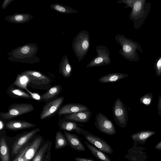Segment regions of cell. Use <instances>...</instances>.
Segmentation results:
<instances>
[{
  "instance_id": "35",
  "label": "cell",
  "mask_w": 161,
  "mask_h": 161,
  "mask_svg": "<svg viewBox=\"0 0 161 161\" xmlns=\"http://www.w3.org/2000/svg\"><path fill=\"white\" fill-rule=\"evenodd\" d=\"M141 100L143 104L148 105L151 103V97H149L148 95H145L141 99Z\"/></svg>"
},
{
  "instance_id": "6",
  "label": "cell",
  "mask_w": 161,
  "mask_h": 161,
  "mask_svg": "<svg viewBox=\"0 0 161 161\" xmlns=\"http://www.w3.org/2000/svg\"><path fill=\"white\" fill-rule=\"evenodd\" d=\"M95 48L97 55L86 65V68H90L108 65L111 63L110 53L105 46L99 45L96 46Z\"/></svg>"
},
{
  "instance_id": "37",
  "label": "cell",
  "mask_w": 161,
  "mask_h": 161,
  "mask_svg": "<svg viewBox=\"0 0 161 161\" xmlns=\"http://www.w3.org/2000/svg\"><path fill=\"white\" fill-rule=\"evenodd\" d=\"M74 159L76 161H95L91 158L76 157Z\"/></svg>"
},
{
  "instance_id": "3",
  "label": "cell",
  "mask_w": 161,
  "mask_h": 161,
  "mask_svg": "<svg viewBox=\"0 0 161 161\" xmlns=\"http://www.w3.org/2000/svg\"><path fill=\"white\" fill-rule=\"evenodd\" d=\"M151 3L146 0H136L129 15L133 22V28L139 29L143 24L151 10Z\"/></svg>"
},
{
  "instance_id": "38",
  "label": "cell",
  "mask_w": 161,
  "mask_h": 161,
  "mask_svg": "<svg viewBox=\"0 0 161 161\" xmlns=\"http://www.w3.org/2000/svg\"><path fill=\"white\" fill-rule=\"evenodd\" d=\"M3 120L0 119V130L1 131L3 130L4 127V124Z\"/></svg>"
},
{
  "instance_id": "2",
  "label": "cell",
  "mask_w": 161,
  "mask_h": 161,
  "mask_svg": "<svg viewBox=\"0 0 161 161\" xmlns=\"http://www.w3.org/2000/svg\"><path fill=\"white\" fill-rule=\"evenodd\" d=\"M115 39L121 46L119 53L124 58L131 61L137 62L140 60L137 51L143 53V50L138 42L121 34L116 35Z\"/></svg>"
},
{
  "instance_id": "19",
  "label": "cell",
  "mask_w": 161,
  "mask_h": 161,
  "mask_svg": "<svg viewBox=\"0 0 161 161\" xmlns=\"http://www.w3.org/2000/svg\"><path fill=\"white\" fill-rule=\"evenodd\" d=\"M42 141V138L39 137L31 142L24 157V161H31L36 153Z\"/></svg>"
},
{
  "instance_id": "22",
  "label": "cell",
  "mask_w": 161,
  "mask_h": 161,
  "mask_svg": "<svg viewBox=\"0 0 161 161\" xmlns=\"http://www.w3.org/2000/svg\"><path fill=\"white\" fill-rule=\"evenodd\" d=\"M62 87L60 85H57L51 87L47 91L41 95V101L48 102L58 96L60 93Z\"/></svg>"
},
{
  "instance_id": "34",
  "label": "cell",
  "mask_w": 161,
  "mask_h": 161,
  "mask_svg": "<svg viewBox=\"0 0 161 161\" xmlns=\"http://www.w3.org/2000/svg\"><path fill=\"white\" fill-rule=\"evenodd\" d=\"M26 91L30 95L33 99L41 101V95L38 93L31 92L28 89L26 90Z\"/></svg>"
},
{
  "instance_id": "1",
  "label": "cell",
  "mask_w": 161,
  "mask_h": 161,
  "mask_svg": "<svg viewBox=\"0 0 161 161\" xmlns=\"http://www.w3.org/2000/svg\"><path fill=\"white\" fill-rule=\"evenodd\" d=\"M38 51V47L36 43H26L13 49L8 53L9 57L7 59L13 62L31 64L39 63L40 59L36 56Z\"/></svg>"
},
{
  "instance_id": "9",
  "label": "cell",
  "mask_w": 161,
  "mask_h": 161,
  "mask_svg": "<svg viewBox=\"0 0 161 161\" xmlns=\"http://www.w3.org/2000/svg\"><path fill=\"white\" fill-rule=\"evenodd\" d=\"M64 101L63 96L57 97L48 102L43 107L40 116L41 119L51 117L58 113Z\"/></svg>"
},
{
  "instance_id": "36",
  "label": "cell",
  "mask_w": 161,
  "mask_h": 161,
  "mask_svg": "<svg viewBox=\"0 0 161 161\" xmlns=\"http://www.w3.org/2000/svg\"><path fill=\"white\" fill-rule=\"evenodd\" d=\"M14 0H4L3 2L1 5V8L2 9H4Z\"/></svg>"
},
{
  "instance_id": "39",
  "label": "cell",
  "mask_w": 161,
  "mask_h": 161,
  "mask_svg": "<svg viewBox=\"0 0 161 161\" xmlns=\"http://www.w3.org/2000/svg\"><path fill=\"white\" fill-rule=\"evenodd\" d=\"M155 148L156 149L161 150V141L156 145Z\"/></svg>"
},
{
  "instance_id": "13",
  "label": "cell",
  "mask_w": 161,
  "mask_h": 161,
  "mask_svg": "<svg viewBox=\"0 0 161 161\" xmlns=\"http://www.w3.org/2000/svg\"><path fill=\"white\" fill-rule=\"evenodd\" d=\"M88 110H89V108L85 105L78 103H71L61 106L58 112V114L59 116H61Z\"/></svg>"
},
{
  "instance_id": "40",
  "label": "cell",
  "mask_w": 161,
  "mask_h": 161,
  "mask_svg": "<svg viewBox=\"0 0 161 161\" xmlns=\"http://www.w3.org/2000/svg\"></svg>"
},
{
  "instance_id": "18",
  "label": "cell",
  "mask_w": 161,
  "mask_h": 161,
  "mask_svg": "<svg viewBox=\"0 0 161 161\" xmlns=\"http://www.w3.org/2000/svg\"><path fill=\"white\" fill-rule=\"evenodd\" d=\"M64 133L72 148L78 151H85V147L77 135L66 131H64Z\"/></svg>"
},
{
  "instance_id": "28",
  "label": "cell",
  "mask_w": 161,
  "mask_h": 161,
  "mask_svg": "<svg viewBox=\"0 0 161 161\" xmlns=\"http://www.w3.org/2000/svg\"><path fill=\"white\" fill-rule=\"evenodd\" d=\"M0 154L1 161H9L8 147L3 137L1 138L0 140Z\"/></svg>"
},
{
  "instance_id": "31",
  "label": "cell",
  "mask_w": 161,
  "mask_h": 161,
  "mask_svg": "<svg viewBox=\"0 0 161 161\" xmlns=\"http://www.w3.org/2000/svg\"><path fill=\"white\" fill-rule=\"evenodd\" d=\"M29 146V144H28L24 148L20 150L15 158L12 161H24V157Z\"/></svg>"
},
{
  "instance_id": "33",
  "label": "cell",
  "mask_w": 161,
  "mask_h": 161,
  "mask_svg": "<svg viewBox=\"0 0 161 161\" xmlns=\"http://www.w3.org/2000/svg\"><path fill=\"white\" fill-rule=\"evenodd\" d=\"M136 0H119L117 3H125L126 5L124 7L125 8H132Z\"/></svg>"
},
{
  "instance_id": "17",
  "label": "cell",
  "mask_w": 161,
  "mask_h": 161,
  "mask_svg": "<svg viewBox=\"0 0 161 161\" xmlns=\"http://www.w3.org/2000/svg\"><path fill=\"white\" fill-rule=\"evenodd\" d=\"M34 16L26 13H16L8 15L4 19L7 21L14 23L20 24L26 23L32 19Z\"/></svg>"
},
{
  "instance_id": "24",
  "label": "cell",
  "mask_w": 161,
  "mask_h": 161,
  "mask_svg": "<svg viewBox=\"0 0 161 161\" xmlns=\"http://www.w3.org/2000/svg\"><path fill=\"white\" fill-rule=\"evenodd\" d=\"M84 143L92 154L100 161H112L110 158L105 153L86 141Z\"/></svg>"
},
{
  "instance_id": "4",
  "label": "cell",
  "mask_w": 161,
  "mask_h": 161,
  "mask_svg": "<svg viewBox=\"0 0 161 161\" xmlns=\"http://www.w3.org/2000/svg\"><path fill=\"white\" fill-rule=\"evenodd\" d=\"M90 46V35L86 30L81 31L74 38L72 47L74 54L79 62L87 55Z\"/></svg>"
},
{
  "instance_id": "7",
  "label": "cell",
  "mask_w": 161,
  "mask_h": 161,
  "mask_svg": "<svg viewBox=\"0 0 161 161\" xmlns=\"http://www.w3.org/2000/svg\"><path fill=\"white\" fill-rule=\"evenodd\" d=\"M112 113L116 124L121 128L125 127L128 120L127 111L125 106L119 98H117L114 103Z\"/></svg>"
},
{
  "instance_id": "16",
  "label": "cell",
  "mask_w": 161,
  "mask_h": 161,
  "mask_svg": "<svg viewBox=\"0 0 161 161\" xmlns=\"http://www.w3.org/2000/svg\"><path fill=\"white\" fill-rule=\"evenodd\" d=\"M59 128L64 131H75L79 134H82L84 129L78 126L76 122L69 120L64 119L58 122Z\"/></svg>"
},
{
  "instance_id": "8",
  "label": "cell",
  "mask_w": 161,
  "mask_h": 161,
  "mask_svg": "<svg viewBox=\"0 0 161 161\" xmlns=\"http://www.w3.org/2000/svg\"><path fill=\"white\" fill-rule=\"evenodd\" d=\"M94 125L102 133L110 135H113L116 133L115 127L113 122L100 112L96 116Z\"/></svg>"
},
{
  "instance_id": "5",
  "label": "cell",
  "mask_w": 161,
  "mask_h": 161,
  "mask_svg": "<svg viewBox=\"0 0 161 161\" xmlns=\"http://www.w3.org/2000/svg\"><path fill=\"white\" fill-rule=\"evenodd\" d=\"M34 108L31 104L17 103L12 104L6 112H0L1 119L4 121L10 120L15 118L30 113L34 110Z\"/></svg>"
},
{
  "instance_id": "14",
  "label": "cell",
  "mask_w": 161,
  "mask_h": 161,
  "mask_svg": "<svg viewBox=\"0 0 161 161\" xmlns=\"http://www.w3.org/2000/svg\"><path fill=\"white\" fill-rule=\"evenodd\" d=\"M6 128L9 130H17L35 127V124L25 120H10L5 123Z\"/></svg>"
},
{
  "instance_id": "26",
  "label": "cell",
  "mask_w": 161,
  "mask_h": 161,
  "mask_svg": "<svg viewBox=\"0 0 161 161\" xmlns=\"http://www.w3.org/2000/svg\"><path fill=\"white\" fill-rule=\"evenodd\" d=\"M155 133L154 131H142L133 134L131 137L134 142L144 143Z\"/></svg>"
},
{
  "instance_id": "32",
  "label": "cell",
  "mask_w": 161,
  "mask_h": 161,
  "mask_svg": "<svg viewBox=\"0 0 161 161\" xmlns=\"http://www.w3.org/2000/svg\"><path fill=\"white\" fill-rule=\"evenodd\" d=\"M154 67L157 75L159 76L161 75V56L156 60Z\"/></svg>"
},
{
  "instance_id": "20",
  "label": "cell",
  "mask_w": 161,
  "mask_h": 161,
  "mask_svg": "<svg viewBox=\"0 0 161 161\" xmlns=\"http://www.w3.org/2000/svg\"><path fill=\"white\" fill-rule=\"evenodd\" d=\"M7 93L10 97L13 98L32 99L29 94L17 87L13 83L7 88Z\"/></svg>"
},
{
  "instance_id": "21",
  "label": "cell",
  "mask_w": 161,
  "mask_h": 161,
  "mask_svg": "<svg viewBox=\"0 0 161 161\" xmlns=\"http://www.w3.org/2000/svg\"><path fill=\"white\" fill-rule=\"evenodd\" d=\"M72 71V66L69 62L67 56H63L59 64V73L64 78H68L71 76Z\"/></svg>"
},
{
  "instance_id": "30",
  "label": "cell",
  "mask_w": 161,
  "mask_h": 161,
  "mask_svg": "<svg viewBox=\"0 0 161 161\" xmlns=\"http://www.w3.org/2000/svg\"><path fill=\"white\" fill-rule=\"evenodd\" d=\"M49 143L47 142L36 153L31 161H43L44 155L47 150Z\"/></svg>"
},
{
  "instance_id": "15",
  "label": "cell",
  "mask_w": 161,
  "mask_h": 161,
  "mask_svg": "<svg viewBox=\"0 0 161 161\" xmlns=\"http://www.w3.org/2000/svg\"><path fill=\"white\" fill-rule=\"evenodd\" d=\"M92 115L91 111L88 110L68 114L64 117V119L85 123L89 121Z\"/></svg>"
},
{
  "instance_id": "25",
  "label": "cell",
  "mask_w": 161,
  "mask_h": 161,
  "mask_svg": "<svg viewBox=\"0 0 161 161\" xmlns=\"http://www.w3.org/2000/svg\"><path fill=\"white\" fill-rule=\"evenodd\" d=\"M30 82V79L29 76L21 73L17 75L13 83L17 87L26 90L28 89L27 85Z\"/></svg>"
},
{
  "instance_id": "12",
  "label": "cell",
  "mask_w": 161,
  "mask_h": 161,
  "mask_svg": "<svg viewBox=\"0 0 161 161\" xmlns=\"http://www.w3.org/2000/svg\"><path fill=\"white\" fill-rule=\"evenodd\" d=\"M28 75L30 79V82L39 85L49 84L51 82L50 79L46 75L38 71L27 70L21 72Z\"/></svg>"
},
{
  "instance_id": "27",
  "label": "cell",
  "mask_w": 161,
  "mask_h": 161,
  "mask_svg": "<svg viewBox=\"0 0 161 161\" xmlns=\"http://www.w3.org/2000/svg\"><path fill=\"white\" fill-rule=\"evenodd\" d=\"M50 7L54 11L64 14H72L78 12L70 7L59 3L51 4Z\"/></svg>"
},
{
  "instance_id": "23",
  "label": "cell",
  "mask_w": 161,
  "mask_h": 161,
  "mask_svg": "<svg viewBox=\"0 0 161 161\" xmlns=\"http://www.w3.org/2000/svg\"><path fill=\"white\" fill-rule=\"evenodd\" d=\"M128 76V75L126 74L120 73H112L101 76L99 79L98 81L103 83H114Z\"/></svg>"
},
{
  "instance_id": "29",
  "label": "cell",
  "mask_w": 161,
  "mask_h": 161,
  "mask_svg": "<svg viewBox=\"0 0 161 161\" xmlns=\"http://www.w3.org/2000/svg\"><path fill=\"white\" fill-rule=\"evenodd\" d=\"M69 143L65 136L60 131H58L55 135V148L56 149L65 147Z\"/></svg>"
},
{
  "instance_id": "10",
  "label": "cell",
  "mask_w": 161,
  "mask_h": 161,
  "mask_svg": "<svg viewBox=\"0 0 161 161\" xmlns=\"http://www.w3.org/2000/svg\"><path fill=\"white\" fill-rule=\"evenodd\" d=\"M82 134L86 139L100 150L108 154L113 153L112 148L105 140L85 130Z\"/></svg>"
},
{
  "instance_id": "11",
  "label": "cell",
  "mask_w": 161,
  "mask_h": 161,
  "mask_svg": "<svg viewBox=\"0 0 161 161\" xmlns=\"http://www.w3.org/2000/svg\"><path fill=\"white\" fill-rule=\"evenodd\" d=\"M38 128L34 129L18 137L14 141L12 147L11 153L14 155L17 153L22 147L36 133L40 131Z\"/></svg>"
}]
</instances>
